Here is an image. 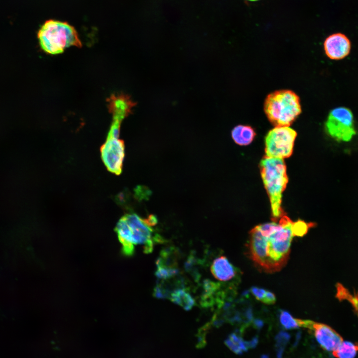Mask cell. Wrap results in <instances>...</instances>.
I'll list each match as a JSON object with an SVG mask.
<instances>
[{
    "instance_id": "obj_1",
    "label": "cell",
    "mask_w": 358,
    "mask_h": 358,
    "mask_svg": "<svg viewBox=\"0 0 358 358\" xmlns=\"http://www.w3.org/2000/svg\"><path fill=\"white\" fill-rule=\"evenodd\" d=\"M294 222L283 215L275 221L258 225L250 232L247 244L249 255L263 270L272 273L284 267L288 260Z\"/></svg>"
},
{
    "instance_id": "obj_2",
    "label": "cell",
    "mask_w": 358,
    "mask_h": 358,
    "mask_svg": "<svg viewBox=\"0 0 358 358\" xmlns=\"http://www.w3.org/2000/svg\"><path fill=\"white\" fill-rule=\"evenodd\" d=\"M147 223V219L140 217L135 213H127L118 221L115 232L122 245L123 255L130 256L134 254L135 246H143L145 253H151L154 243L159 242L162 239L155 235L154 230Z\"/></svg>"
},
{
    "instance_id": "obj_3",
    "label": "cell",
    "mask_w": 358,
    "mask_h": 358,
    "mask_svg": "<svg viewBox=\"0 0 358 358\" xmlns=\"http://www.w3.org/2000/svg\"><path fill=\"white\" fill-rule=\"evenodd\" d=\"M262 180L269 198L271 215L277 221L283 215L282 195L288 182L283 159L265 157L260 163Z\"/></svg>"
},
{
    "instance_id": "obj_4",
    "label": "cell",
    "mask_w": 358,
    "mask_h": 358,
    "mask_svg": "<svg viewBox=\"0 0 358 358\" xmlns=\"http://www.w3.org/2000/svg\"><path fill=\"white\" fill-rule=\"evenodd\" d=\"M37 36L42 49L50 55L62 53L71 46H82L75 28L65 22L52 19L46 21L39 29Z\"/></svg>"
},
{
    "instance_id": "obj_5",
    "label": "cell",
    "mask_w": 358,
    "mask_h": 358,
    "mask_svg": "<svg viewBox=\"0 0 358 358\" xmlns=\"http://www.w3.org/2000/svg\"><path fill=\"white\" fill-rule=\"evenodd\" d=\"M264 111L275 127L289 126L301 112L300 98L290 90L275 91L267 96Z\"/></svg>"
},
{
    "instance_id": "obj_6",
    "label": "cell",
    "mask_w": 358,
    "mask_h": 358,
    "mask_svg": "<svg viewBox=\"0 0 358 358\" xmlns=\"http://www.w3.org/2000/svg\"><path fill=\"white\" fill-rule=\"evenodd\" d=\"M109 111L112 116L111 126L105 142L100 147L101 159L110 172L116 175L121 174L125 155L124 141L119 139L120 125L128 114L121 108L112 106Z\"/></svg>"
},
{
    "instance_id": "obj_7",
    "label": "cell",
    "mask_w": 358,
    "mask_h": 358,
    "mask_svg": "<svg viewBox=\"0 0 358 358\" xmlns=\"http://www.w3.org/2000/svg\"><path fill=\"white\" fill-rule=\"evenodd\" d=\"M325 128L326 132L338 141H350L356 134L353 112L344 106L333 108L328 115Z\"/></svg>"
},
{
    "instance_id": "obj_8",
    "label": "cell",
    "mask_w": 358,
    "mask_h": 358,
    "mask_svg": "<svg viewBox=\"0 0 358 358\" xmlns=\"http://www.w3.org/2000/svg\"><path fill=\"white\" fill-rule=\"evenodd\" d=\"M296 132L289 126L275 127L265 137V157L283 159L293 152Z\"/></svg>"
},
{
    "instance_id": "obj_9",
    "label": "cell",
    "mask_w": 358,
    "mask_h": 358,
    "mask_svg": "<svg viewBox=\"0 0 358 358\" xmlns=\"http://www.w3.org/2000/svg\"><path fill=\"white\" fill-rule=\"evenodd\" d=\"M304 327L311 330L320 346L327 351L333 352L343 341L339 333L325 324L305 320Z\"/></svg>"
},
{
    "instance_id": "obj_10",
    "label": "cell",
    "mask_w": 358,
    "mask_h": 358,
    "mask_svg": "<svg viewBox=\"0 0 358 358\" xmlns=\"http://www.w3.org/2000/svg\"><path fill=\"white\" fill-rule=\"evenodd\" d=\"M351 48L349 38L341 32L329 35L324 42L325 53L329 59L333 60L345 59L350 54Z\"/></svg>"
},
{
    "instance_id": "obj_11",
    "label": "cell",
    "mask_w": 358,
    "mask_h": 358,
    "mask_svg": "<svg viewBox=\"0 0 358 358\" xmlns=\"http://www.w3.org/2000/svg\"><path fill=\"white\" fill-rule=\"evenodd\" d=\"M211 272L214 277L222 281H228L239 275V270L223 256L215 259L211 265Z\"/></svg>"
},
{
    "instance_id": "obj_12",
    "label": "cell",
    "mask_w": 358,
    "mask_h": 358,
    "mask_svg": "<svg viewBox=\"0 0 358 358\" xmlns=\"http://www.w3.org/2000/svg\"><path fill=\"white\" fill-rule=\"evenodd\" d=\"M231 135L236 144L241 146H246L253 141L256 133L251 126L239 125L232 129Z\"/></svg>"
},
{
    "instance_id": "obj_13",
    "label": "cell",
    "mask_w": 358,
    "mask_h": 358,
    "mask_svg": "<svg viewBox=\"0 0 358 358\" xmlns=\"http://www.w3.org/2000/svg\"><path fill=\"white\" fill-rule=\"evenodd\" d=\"M176 252L171 248L163 250L156 262L157 268L169 270H178Z\"/></svg>"
},
{
    "instance_id": "obj_14",
    "label": "cell",
    "mask_w": 358,
    "mask_h": 358,
    "mask_svg": "<svg viewBox=\"0 0 358 358\" xmlns=\"http://www.w3.org/2000/svg\"><path fill=\"white\" fill-rule=\"evenodd\" d=\"M171 300L181 306L185 310H189L195 304L194 299L191 295L183 288L174 291L170 297Z\"/></svg>"
},
{
    "instance_id": "obj_15",
    "label": "cell",
    "mask_w": 358,
    "mask_h": 358,
    "mask_svg": "<svg viewBox=\"0 0 358 358\" xmlns=\"http://www.w3.org/2000/svg\"><path fill=\"white\" fill-rule=\"evenodd\" d=\"M332 354L336 358H355L358 354V342L343 341Z\"/></svg>"
},
{
    "instance_id": "obj_16",
    "label": "cell",
    "mask_w": 358,
    "mask_h": 358,
    "mask_svg": "<svg viewBox=\"0 0 358 358\" xmlns=\"http://www.w3.org/2000/svg\"><path fill=\"white\" fill-rule=\"evenodd\" d=\"M225 343L232 351L238 355H241L248 350L245 341L239 334L236 333L231 334L225 341Z\"/></svg>"
},
{
    "instance_id": "obj_17",
    "label": "cell",
    "mask_w": 358,
    "mask_h": 358,
    "mask_svg": "<svg viewBox=\"0 0 358 358\" xmlns=\"http://www.w3.org/2000/svg\"><path fill=\"white\" fill-rule=\"evenodd\" d=\"M279 320L282 326L286 329H294L303 327L304 320L294 318L287 311L281 310L279 313Z\"/></svg>"
},
{
    "instance_id": "obj_18",
    "label": "cell",
    "mask_w": 358,
    "mask_h": 358,
    "mask_svg": "<svg viewBox=\"0 0 358 358\" xmlns=\"http://www.w3.org/2000/svg\"><path fill=\"white\" fill-rule=\"evenodd\" d=\"M290 335L286 332L281 331L275 337V350L277 358H282L285 347L290 339Z\"/></svg>"
},
{
    "instance_id": "obj_19",
    "label": "cell",
    "mask_w": 358,
    "mask_h": 358,
    "mask_svg": "<svg viewBox=\"0 0 358 358\" xmlns=\"http://www.w3.org/2000/svg\"><path fill=\"white\" fill-rule=\"evenodd\" d=\"M266 290L257 287H252L251 288V291L255 297L258 300L263 302L264 300L266 292Z\"/></svg>"
},
{
    "instance_id": "obj_20",
    "label": "cell",
    "mask_w": 358,
    "mask_h": 358,
    "mask_svg": "<svg viewBox=\"0 0 358 358\" xmlns=\"http://www.w3.org/2000/svg\"><path fill=\"white\" fill-rule=\"evenodd\" d=\"M275 295L272 292L267 290L265 297L262 302L267 304H272L275 303Z\"/></svg>"
},
{
    "instance_id": "obj_21",
    "label": "cell",
    "mask_w": 358,
    "mask_h": 358,
    "mask_svg": "<svg viewBox=\"0 0 358 358\" xmlns=\"http://www.w3.org/2000/svg\"><path fill=\"white\" fill-rule=\"evenodd\" d=\"M258 343V338L257 337H254L249 341H245V345L248 349L249 348H254L257 345Z\"/></svg>"
},
{
    "instance_id": "obj_22",
    "label": "cell",
    "mask_w": 358,
    "mask_h": 358,
    "mask_svg": "<svg viewBox=\"0 0 358 358\" xmlns=\"http://www.w3.org/2000/svg\"><path fill=\"white\" fill-rule=\"evenodd\" d=\"M300 337H301V333L300 332H298L296 336L295 341L293 345V347H295L297 346V345L299 343V341L300 339Z\"/></svg>"
},
{
    "instance_id": "obj_23",
    "label": "cell",
    "mask_w": 358,
    "mask_h": 358,
    "mask_svg": "<svg viewBox=\"0 0 358 358\" xmlns=\"http://www.w3.org/2000/svg\"><path fill=\"white\" fill-rule=\"evenodd\" d=\"M255 325L258 329H260L263 326V322L260 320H256L255 321Z\"/></svg>"
},
{
    "instance_id": "obj_24",
    "label": "cell",
    "mask_w": 358,
    "mask_h": 358,
    "mask_svg": "<svg viewBox=\"0 0 358 358\" xmlns=\"http://www.w3.org/2000/svg\"><path fill=\"white\" fill-rule=\"evenodd\" d=\"M247 0L252 1H257V0Z\"/></svg>"
}]
</instances>
